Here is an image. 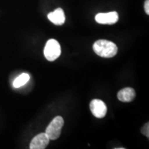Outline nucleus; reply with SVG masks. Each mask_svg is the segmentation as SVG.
<instances>
[{"instance_id": "1", "label": "nucleus", "mask_w": 149, "mask_h": 149, "mask_svg": "<svg viewBox=\"0 0 149 149\" xmlns=\"http://www.w3.org/2000/svg\"><path fill=\"white\" fill-rule=\"evenodd\" d=\"M93 51L97 55L104 58L114 57L117 53V46L115 43L106 40H100L93 44Z\"/></svg>"}, {"instance_id": "2", "label": "nucleus", "mask_w": 149, "mask_h": 149, "mask_svg": "<svg viewBox=\"0 0 149 149\" xmlns=\"http://www.w3.org/2000/svg\"><path fill=\"white\" fill-rule=\"evenodd\" d=\"M64 124V120L61 116H57L51 121L46 128L45 132L50 140H55L60 137L61 129Z\"/></svg>"}, {"instance_id": "3", "label": "nucleus", "mask_w": 149, "mask_h": 149, "mask_svg": "<svg viewBox=\"0 0 149 149\" xmlns=\"http://www.w3.org/2000/svg\"><path fill=\"white\" fill-rule=\"evenodd\" d=\"M44 54L46 59L49 61H53L61 55V47L57 40L51 39L46 42Z\"/></svg>"}, {"instance_id": "4", "label": "nucleus", "mask_w": 149, "mask_h": 149, "mask_svg": "<svg viewBox=\"0 0 149 149\" xmlns=\"http://www.w3.org/2000/svg\"><path fill=\"white\" fill-rule=\"evenodd\" d=\"M90 109L93 115L99 119L105 117L107 113V105L103 101L98 99H95L91 102Z\"/></svg>"}, {"instance_id": "5", "label": "nucleus", "mask_w": 149, "mask_h": 149, "mask_svg": "<svg viewBox=\"0 0 149 149\" xmlns=\"http://www.w3.org/2000/svg\"><path fill=\"white\" fill-rule=\"evenodd\" d=\"M119 20L118 13L116 11L106 13H98L95 16V21L100 24H114Z\"/></svg>"}, {"instance_id": "6", "label": "nucleus", "mask_w": 149, "mask_h": 149, "mask_svg": "<svg viewBox=\"0 0 149 149\" xmlns=\"http://www.w3.org/2000/svg\"><path fill=\"white\" fill-rule=\"evenodd\" d=\"M50 139L46 133H42L35 136L30 144L31 149H44L49 144Z\"/></svg>"}, {"instance_id": "7", "label": "nucleus", "mask_w": 149, "mask_h": 149, "mask_svg": "<svg viewBox=\"0 0 149 149\" xmlns=\"http://www.w3.org/2000/svg\"><path fill=\"white\" fill-rule=\"evenodd\" d=\"M48 18L52 23L57 26L63 25L66 19L64 10L61 8L55 9L53 12L50 13L48 15Z\"/></svg>"}, {"instance_id": "8", "label": "nucleus", "mask_w": 149, "mask_h": 149, "mask_svg": "<svg viewBox=\"0 0 149 149\" xmlns=\"http://www.w3.org/2000/svg\"><path fill=\"white\" fill-rule=\"evenodd\" d=\"M135 91L130 87L123 88L117 93V99L122 102H132L135 99Z\"/></svg>"}, {"instance_id": "9", "label": "nucleus", "mask_w": 149, "mask_h": 149, "mask_svg": "<svg viewBox=\"0 0 149 149\" xmlns=\"http://www.w3.org/2000/svg\"><path fill=\"white\" fill-rule=\"evenodd\" d=\"M30 79V76L27 73H22L18 76L13 81V86L15 88H19L24 84H26Z\"/></svg>"}, {"instance_id": "10", "label": "nucleus", "mask_w": 149, "mask_h": 149, "mask_svg": "<svg viewBox=\"0 0 149 149\" xmlns=\"http://www.w3.org/2000/svg\"><path fill=\"white\" fill-rule=\"evenodd\" d=\"M141 133L144 134L145 136H146L147 137H149V125L148 122H147L146 124H145V125L141 128Z\"/></svg>"}, {"instance_id": "11", "label": "nucleus", "mask_w": 149, "mask_h": 149, "mask_svg": "<svg viewBox=\"0 0 149 149\" xmlns=\"http://www.w3.org/2000/svg\"><path fill=\"white\" fill-rule=\"evenodd\" d=\"M144 10L147 15H149V0H146L144 3Z\"/></svg>"}]
</instances>
